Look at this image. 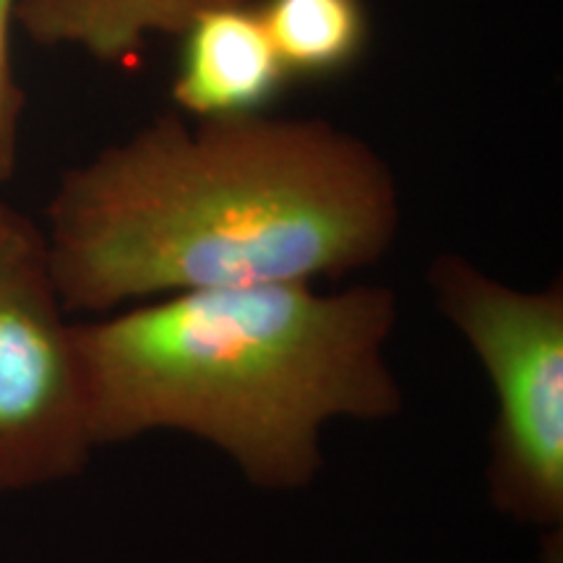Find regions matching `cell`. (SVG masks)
<instances>
[{
  "label": "cell",
  "instance_id": "cell-1",
  "mask_svg": "<svg viewBox=\"0 0 563 563\" xmlns=\"http://www.w3.org/2000/svg\"><path fill=\"white\" fill-rule=\"evenodd\" d=\"M402 228L394 170L323 118L162 112L70 165L45 207L66 311L319 285L376 266Z\"/></svg>",
  "mask_w": 563,
  "mask_h": 563
},
{
  "label": "cell",
  "instance_id": "cell-2",
  "mask_svg": "<svg viewBox=\"0 0 563 563\" xmlns=\"http://www.w3.org/2000/svg\"><path fill=\"white\" fill-rule=\"evenodd\" d=\"M397 319L386 285H256L76 321L97 452L183 433L220 452L251 488H311L332 422L405 410L389 363Z\"/></svg>",
  "mask_w": 563,
  "mask_h": 563
},
{
  "label": "cell",
  "instance_id": "cell-3",
  "mask_svg": "<svg viewBox=\"0 0 563 563\" xmlns=\"http://www.w3.org/2000/svg\"><path fill=\"white\" fill-rule=\"evenodd\" d=\"M426 282L496 399L488 504L538 532L540 563H563V282L509 285L460 251L435 253Z\"/></svg>",
  "mask_w": 563,
  "mask_h": 563
},
{
  "label": "cell",
  "instance_id": "cell-4",
  "mask_svg": "<svg viewBox=\"0 0 563 563\" xmlns=\"http://www.w3.org/2000/svg\"><path fill=\"white\" fill-rule=\"evenodd\" d=\"M68 316L42 230L0 203V498L74 481L97 452Z\"/></svg>",
  "mask_w": 563,
  "mask_h": 563
},
{
  "label": "cell",
  "instance_id": "cell-5",
  "mask_svg": "<svg viewBox=\"0 0 563 563\" xmlns=\"http://www.w3.org/2000/svg\"><path fill=\"white\" fill-rule=\"evenodd\" d=\"M290 84L256 5L203 13L180 34L170 95L191 118L264 112Z\"/></svg>",
  "mask_w": 563,
  "mask_h": 563
},
{
  "label": "cell",
  "instance_id": "cell-6",
  "mask_svg": "<svg viewBox=\"0 0 563 563\" xmlns=\"http://www.w3.org/2000/svg\"><path fill=\"white\" fill-rule=\"evenodd\" d=\"M262 0H13V26L40 47L79 51L100 63L136 55L150 37L180 34L203 13Z\"/></svg>",
  "mask_w": 563,
  "mask_h": 563
},
{
  "label": "cell",
  "instance_id": "cell-7",
  "mask_svg": "<svg viewBox=\"0 0 563 563\" xmlns=\"http://www.w3.org/2000/svg\"><path fill=\"white\" fill-rule=\"evenodd\" d=\"M287 79H332L368 51L365 0H262L256 5Z\"/></svg>",
  "mask_w": 563,
  "mask_h": 563
},
{
  "label": "cell",
  "instance_id": "cell-8",
  "mask_svg": "<svg viewBox=\"0 0 563 563\" xmlns=\"http://www.w3.org/2000/svg\"><path fill=\"white\" fill-rule=\"evenodd\" d=\"M21 110H24V91L13 74L11 42L0 37V183L9 180L16 170Z\"/></svg>",
  "mask_w": 563,
  "mask_h": 563
},
{
  "label": "cell",
  "instance_id": "cell-9",
  "mask_svg": "<svg viewBox=\"0 0 563 563\" xmlns=\"http://www.w3.org/2000/svg\"><path fill=\"white\" fill-rule=\"evenodd\" d=\"M13 32V0H0V37L11 42Z\"/></svg>",
  "mask_w": 563,
  "mask_h": 563
}]
</instances>
